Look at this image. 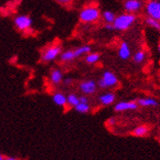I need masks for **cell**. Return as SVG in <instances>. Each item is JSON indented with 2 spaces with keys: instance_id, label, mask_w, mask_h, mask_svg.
<instances>
[{
  "instance_id": "cell-1",
  "label": "cell",
  "mask_w": 160,
  "mask_h": 160,
  "mask_svg": "<svg viewBox=\"0 0 160 160\" xmlns=\"http://www.w3.org/2000/svg\"><path fill=\"white\" fill-rule=\"evenodd\" d=\"M136 21V16L132 13H125L119 15L115 18L113 22V28L116 30L125 31L128 28H130Z\"/></svg>"
},
{
  "instance_id": "cell-2",
  "label": "cell",
  "mask_w": 160,
  "mask_h": 160,
  "mask_svg": "<svg viewBox=\"0 0 160 160\" xmlns=\"http://www.w3.org/2000/svg\"><path fill=\"white\" fill-rule=\"evenodd\" d=\"M101 17V13L99 8L95 6H87L80 11L79 13V19L82 22L85 23H91L97 22Z\"/></svg>"
},
{
  "instance_id": "cell-3",
  "label": "cell",
  "mask_w": 160,
  "mask_h": 160,
  "mask_svg": "<svg viewBox=\"0 0 160 160\" xmlns=\"http://www.w3.org/2000/svg\"><path fill=\"white\" fill-rule=\"evenodd\" d=\"M98 86L101 89H108V88H113L118 84L117 76L111 72V71H105L102 78L98 81Z\"/></svg>"
},
{
  "instance_id": "cell-4",
  "label": "cell",
  "mask_w": 160,
  "mask_h": 160,
  "mask_svg": "<svg viewBox=\"0 0 160 160\" xmlns=\"http://www.w3.org/2000/svg\"><path fill=\"white\" fill-rule=\"evenodd\" d=\"M62 54V48L61 46L58 45H54L51 46L49 48L43 52L42 56H41V60L44 62H53L56 59H58Z\"/></svg>"
},
{
  "instance_id": "cell-5",
  "label": "cell",
  "mask_w": 160,
  "mask_h": 160,
  "mask_svg": "<svg viewBox=\"0 0 160 160\" xmlns=\"http://www.w3.org/2000/svg\"><path fill=\"white\" fill-rule=\"evenodd\" d=\"M15 27L21 31H25L32 26V19L28 15H20L14 20Z\"/></svg>"
},
{
  "instance_id": "cell-6",
  "label": "cell",
  "mask_w": 160,
  "mask_h": 160,
  "mask_svg": "<svg viewBox=\"0 0 160 160\" xmlns=\"http://www.w3.org/2000/svg\"><path fill=\"white\" fill-rule=\"evenodd\" d=\"M146 12L148 17L160 21V2L156 0H150L146 5Z\"/></svg>"
},
{
  "instance_id": "cell-7",
  "label": "cell",
  "mask_w": 160,
  "mask_h": 160,
  "mask_svg": "<svg viewBox=\"0 0 160 160\" xmlns=\"http://www.w3.org/2000/svg\"><path fill=\"white\" fill-rule=\"evenodd\" d=\"M98 84L94 80H85L79 84V90L84 95H92L97 91Z\"/></svg>"
},
{
  "instance_id": "cell-8",
  "label": "cell",
  "mask_w": 160,
  "mask_h": 160,
  "mask_svg": "<svg viewBox=\"0 0 160 160\" xmlns=\"http://www.w3.org/2000/svg\"><path fill=\"white\" fill-rule=\"evenodd\" d=\"M138 108L137 102H119L114 106V110L117 112H122V111L128 110H136Z\"/></svg>"
},
{
  "instance_id": "cell-9",
  "label": "cell",
  "mask_w": 160,
  "mask_h": 160,
  "mask_svg": "<svg viewBox=\"0 0 160 160\" xmlns=\"http://www.w3.org/2000/svg\"><path fill=\"white\" fill-rule=\"evenodd\" d=\"M142 3L141 0H126L124 3V9L127 13H135L142 9Z\"/></svg>"
},
{
  "instance_id": "cell-10",
  "label": "cell",
  "mask_w": 160,
  "mask_h": 160,
  "mask_svg": "<svg viewBox=\"0 0 160 160\" xmlns=\"http://www.w3.org/2000/svg\"><path fill=\"white\" fill-rule=\"evenodd\" d=\"M115 101V95L111 92H108L101 95L99 97V102L102 106H110Z\"/></svg>"
},
{
  "instance_id": "cell-11",
  "label": "cell",
  "mask_w": 160,
  "mask_h": 160,
  "mask_svg": "<svg viewBox=\"0 0 160 160\" xmlns=\"http://www.w3.org/2000/svg\"><path fill=\"white\" fill-rule=\"evenodd\" d=\"M118 55H119L120 59H122V60H128L131 57L130 48L126 42H122L120 44L119 49H118Z\"/></svg>"
},
{
  "instance_id": "cell-12",
  "label": "cell",
  "mask_w": 160,
  "mask_h": 160,
  "mask_svg": "<svg viewBox=\"0 0 160 160\" xmlns=\"http://www.w3.org/2000/svg\"><path fill=\"white\" fill-rule=\"evenodd\" d=\"M137 103L142 108H154L158 106V102L152 98H141L137 101Z\"/></svg>"
},
{
  "instance_id": "cell-13",
  "label": "cell",
  "mask_w": 160,
  "mask_h": 160,
  "mask_svg": "<svg viewBox=\"0 0 160 160\" xmlns=\"http://www.w3.org/2000/svg\"><path fill=\"white\" fill-rule=\"evenodd\" d=\"M50 81L54 85H59L62 81V72L59 68H54L50 73Z\"/></svg>"
},
{
  "instance_id": "cell-14",
  "label": "cell",
  "mask_w": 160,
  "mask_h": 160,
  "mask_svg": "<svg viewBox=\"0 0 160 160\" xmlns=\"http://www.w3.org/2000/svg\"><path fill=\"white\" fill-rule=\"evenodd\" d=\"M53 102L57 106H60V107H65L68 105L67 97L62 93H60V92H57L53 95Z\"/></svg>"
},
{
  "instance_id": "cell-15",
  "label": "cell",
  "mask_w": 160,
  "mask_h": 160,
  "mask_svg": "<svg viewBox=\"0 0 160 160\" xmlns=\"http://www.w3.org/2000/svg\"><path fill=\"white\" fill-rule=\"evenodd\" d=\"M91 52V47L88 46V45H84V46H80L76 49L73 50V54H74V57L79 58V57H82V56H85L87 54H89Z\"/></svg>"
},
{
  "instance_id": "cell-16",
  "label": "cell",
  "mask_w": 160,
  "mask_h": 160,
  "mask_svg": "<svg viewBox=\"0 0 160 160\" xmlns=\"http://www.w3.org/2000/svg\"><path fill=\"white\" fill-rule=\"evenodd\" d=\"M149 129L148 126L142 125V126H138L136 127L133 130V135L136 136V137H145V136L148 135Z\"/></svg>"
},
{
  "instance_id": "cell-17",
  "label": "cell",
  "mask_w": 160,
  "mask_h": 160,
  "mask_svg": "<svg viewBox=\"0 0 160 160\" xmlns=\"http://www.w3.org/2000/svg\"><path fill=\"white\" fill-rule=\"evenodd\" d=\"M60 59L63 62H68L73 61L75 59L73 50H67L65 52H62V54L60 56Z\"/></svg>"
},
{
  "instance_id": "cell-18",
  "label": "cell",
  "mask_w": 160,
  "mask_h": 160,
  "mask_svg": "<svg viewBox=\"0 0 160 160\" xmlns=\"http://www.w3.org/2000/svg\"><path fill=\"white\" fill-rule=\"evenodd\" d=\"M101 58V56L100 54L98 53H89V54H87L86 55V58H85V62L87 63H89V65H94V63L96 62H98L99 60Z\"/></svg>"
},
{
  "instance_id": "cell-19",
  "label": "cell",
  "mask_w": 160,
  "mask_h": 160,
  "mask_svg": "<svg viewBox=\"0 0 160 160\" xmlns=\"http://www.w3.org/2000/svg\"><path fill=\"white\" fill-rule=\"evenodd\" d=\"M67 102L68 106L75 108L79 103V97L75 94H69L67 97Z\"/></svg>"
},
{
  "instance_id": "cell-20",
  "label": "cell",
  "mask_w": 160,
  "mask_h": 160,
  "mask_svg": "<svg viewBox=\"0 0 160 160\" xmlns=\"http://www.w3.org/2000/svg\"><path fill=\"white\" fill-rule=\"evenodd\" d=\"M115 15L111 11H105L102 13V19L106 22V23H113L115 20Z\"/></svg>"
},
{
  "instance_id": "cell-21",
  "label": "cell",
  "mask_w": 160,
  "mask_h": 160,
  "mask_svg": "<svg viewBox=\"0 0 160 160\" xmlns=\"http://www.w3.org/2000/svg\"><path fill=\"white\" fill-rule=\"evenodd\" d=\"M75 110L79 113H87L90 111V106L89 103H83V102H79L78 105L74 108Z\"/></svg>"
},
{
  "instance_id": "cell-22",
  "label": "cell",
  "mask_w": 160,
  "mask_h": 160,
  "mask_svg": "<svg viewBox=\"0 0 160 160\" xmlns=\"http://www.w3.org/2000/svg\"><path fill=\"white\" fill-rule=\"evenodd\" d=\"M146 22H147V25L149 26L150 28H152L156 30H160V21L148 17L146 19Z\"/></svg>"
},
{
  "instance_id": "cell-23",
  "label": "cell",
  "mask_w": 160,
  "mask_h": 160,
  "mask_svg": "<svg viewBox=\"0 0 160 160\" xmlns=\"http://www.w3.org/2000/svg\"><path fill=\"white\" fill-rule=\"evenodd\" d=\"M134 62L136 63H141L143 61H145L146 59V53L143 52V51H138V52H136L135 55H134Z\"/></svg>"
},
{
  "instance_id": "cell-24",
  "label": "cell",
  "mask_w": 160,
  "mask_h": 160,
  "mask_svg": "<svg viewBox=\"0 0 160 160\" xmlns=\"http://www.w3.org/2000/svg\"><path fill=\"white\" fill-rule=\"evenodd\" d=\"M55 1L62 4V5H68V4H70L73 0H55Z\"/></svg>"
},
{
  "instance_id": "cell-25",
  "label": "cell",
  "mask_w": 160,
  "mask_h": 160,
  "mask_svg": "<svg viewBox=\"0 0 160 160\" xmlns=\"http://www.w3.org/2000/svg\"><path fill=\"white\" fill-rule=\"evenodd\" d=\"M79 102H83V103H89V100L86 97V96H81L79 97Z\"/></svg>"
},
{
  "instance_id": "cell-26",
  "label": "cell",
  "mask_w": 160,
  "mask_h": 160,
  "mask_svg": "<svg viewBox=\"0 0 160 160\" xmlns=\"http://www.w3.org/2000/svg\"><path fill=\"white\" fill-rule=\"evenodd\" d=\"M106 29H108V30H113L114 29V28H113V25L112 23H106Z\"/></svg>"
},
{
  "instance_id": "cell-27",
  "label": "cell",
  "mask_w": 160,
  "mask_h": 160,
  "mask_svg": "<svg viewBox=\"0 0 160 160\" xmlns=\"http://www.w3.org/2000/svg\"><path fill=\"white\" fill-rule=\"evenodd\" d=\"M71 83H72V79L71 78H67V79L63 80V84L65 85H70Z\"/></svg>"
},
{
  "instance_id": "cell-28",
  "label": "cell",
  "mask_w": 160,
  "mask_h": 160,
  "mask_svg": "<svg viewBox=\"0 0 160 160\" xmlns=\"http://www.w3.org/2000/svg\"><path fill=\"white\" fill-rule=\"evenodd\" d=\"M108 124H110V125H113V124H115V122H116V119L114 118V117H112V118H110V119H108Z\"/></svg>"
},
{
  "instance_id": "cell-29",
  "label": "cell",
  "mask_w": 160,
  "mask_h": 160,
  "mask_svg": "<svg viewBox=\"0 0 160 160\" xmlns=\"http://www.w3.org/2000/svg\"><path fill=\"white\" fill-rule=\"evenodd\" d=\"M5 160H19V159L15 158V157H8V158H5Z\"/></svg>"
},
{
  "instance_id": "cell-30",
  "label": "cell",
  "mask_w": 160,
  "mask_h": 160,
  "mask_svg": "<svg viewBox=\"0 0 160 160\" xmlns=\"http://www.w3.org/2000/svg\"><path fill=\"white\" fill-rule=\"evenodd\" d=\"M0 160H5L4 156H3V155H1V154H0Z\"/></svg>"
},
{
  "instance_id": "cell-31",
  "label": "cell",
  "mask_w": 160,
  "mask_h": 160,
  "mask_svg": "<svg viewBox=\"0 0 160 160\" xmlns=\"http://www.w3.org/2000/svg\"><path fill=\"white\" fill-rule=\"evenodd\" d=\"M158 49H159V52H160V43H159V46H158Z\"/></svg>"
}]
</instances>
